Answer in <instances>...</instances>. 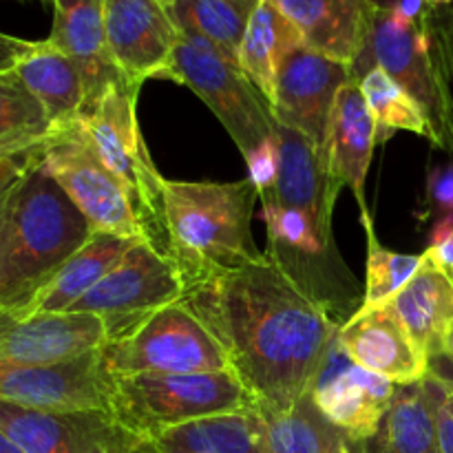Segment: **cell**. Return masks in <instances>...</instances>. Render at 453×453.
<instances>
[{
	"label": "cell",
	"mask_w": 453,
	"mask_h": 453,
	"mask_svg": "<svg viewBox=\"0 0 453 453\" xmlns=\"http://www.w3.org/2000/svg\"><path fill=\"white\" fill-rule=\"evenodd\" d=\"M224 348L255 405L288 411L312 389L339 327L265 257L215 273L181 296Z\"/></svg>",
	"instance_id": "cell-1"
},
{
	"label": "cell",
	"mask_w": 453,
	"mask_h": 453,
	"mask_svg": "<svg viewBox=\"0 0 453 453\" xmlns=\"http://www.w3.org/2000/svg\"><path fill=\"white\" fill-rule=\"evenodd\" d=\"M35 153L9 193L0 230V310L12 312L27 308L93 234Z\"/></svg>",
	"instance_id": "cell-2"
},
{
	"label": "cell",
	"mask_w": 453,
	"mask_h": 453,
	"mask_svg": "<svg viewBox=\"0 0 453 453\" xmlns=\"http://www.w3.org/2000/svg\"><path fill=\"white\" fill-rule=\"evenodd\" d=\"M372 66H380L418 102L432 144L453 155V7L427 3L416 18L376 9L352 78L358 82Z\"/></svg>",
	"instance_id": "cell-3"
},
{
	"label": "cell",
	"mask_w": 453,
	"mask_h": 453,
	"mask_svg": "<svg viewBox=\"0 0 453 453\" xmlns=\"http://www.w3.org/2000/svg\"><path fill=\"white\" fill-rule=\"evenodd\" d=\"M259 199L250 180H164L171 261L184 290L215 273L237 270L264 259L252 237V215Z\"/></svg>",
	"instance_id": "cell-4"
},
{
	"label": "cell",
	"mask_w": 453,
	"mask_h": 453,
	"mask_svg": "<svg viewBox=\"0 0 453 453\" xmlns=\"http://www.w3.org/2000/svg\"><path fill=\"white\" fill-rule=\"evenodd\" d=\"M140 88V84L127 78L111 82L96 100L84 106L80 124L97 155L127 188L140 224L142 242L171 259L164 177L150 157L137 119Z\"/></svg>",
	"instance_id": "cell-5"
},
{
	"label": "cell",
	"mask_w": 453,
	"mask_h": 453,
	"mask_svg": "<svg viewBox=\"0 0 453 453\" xmlns=\"http://www.w3.org/2000/svg\"><path fill=\"white\" fill-rule=\"evenodd\" d=\"M252 405V396L230 370L115 376L111 388L113 418L150 441L164 429Z\"/></svg>",
	"instance_id": "cell-6"
},
{
	"label": "cell",
	"mask_w": 453,
	"mask_h": 453,
	"mask_svg": "<svg viewBox=\"0 0 453 453\" xmlns=\"http://www.w3.org/2000/svg\"><path fill=\"white\" fill-rule=\"evenodd\" d=\"M162 80L184 84L202 97L243 157L277 135V119L242 65L199 35L180 34Z\"/></svg>",
	"instance_id": "cell-7"
},
{
	"label": "cell",
	"mask_w": 453,
	"mask_h": 453,
	"mask_svg": "<svg viewBox=\"0 0 453 453\" xmlns=\"http://www.w3.org/2000/svg\"><path fill=\"white\" fill-rule=\"evenodd\" d=\"M261 219L268 230L265 257L336 326H343L357 308V279L336 250L334 237H326L305 212L261 199Z\"/></svg>",
	"instance_id": "cell-8"
},
{
	"label": "cell",
	"mask_w": 453,
	"mask_h": 453,
	"mask_svg": "<svg viewBox=\"0 0 453 453\" xmlns=\"http://www.w3.org/2000/svg\"><path fill=\"white\" fill-rule=\"evenodd\" d=\"M111 376L197 374L228 370L224 348L184 303L166 305L102 345Z\"/></svg>",
	"instance_id": "cell-9"
},
{
	"label": "cell",
	"mask_w": 453,
	"mask_h": 453,
	"mask_svg": "<svg viewBox=\"0 0 453 453\" xmlns=\"http://www.w3.org/2000/svg\"><path fill=\"white\" fill-rule=\"evenodd\" d=\"M35 159L69 195L93 230L142 239L127 188L93 149L80 119L58 128L40 146Z\"/></svg>",
	"instance_id": "cell-10"
},
{
	"label": "cell",
	"mask_w": 453,
	"mask_h": 453,
	"mask_svg": "<svg viewBox=\"0 0 453 453\" xmlns=\"http://www.w3.org/2000/svg\"><path fill=\"white\" fill-rule=\"evenodd\" d=\"M184 281L175 264L137 239L104 279L96 283L71 314H91L106 327V341L118 339L157 310L181 301Z\"/></svg>",
	"instance_id": "cell-11"
},
{
	"label": "cell",
	"mask_w": 453,
	"mask_h": 453,
	"mask_svg": "<svg viewBox=\"0 0 453 453\" xmlns=\"http://www.w3.org/2000/svg\"><path fill=\"white\" fill-rule=\"evenodd\" d=\"M0 429L27 453H157L111 411H47L0 401Z\"/></svg>",
	"instance_id": "cell-12"
},
{
	"label": "cell",
	"mask_w": 453,
	"mask_h": 453,
	"mask_svg": "<svg viewBox=\"0 0 453 453\" xmlns=\"http://www.w3.org/2000/svg\"><path fill=\"white\" fill-rule=\"evenodd\" d=\"M113 376L100 349L47 365H0V401L47 411H111Z\"/></svg>",
	"instance_id": "cell-13"
},
{
	"label": "cell",
	"mask_w": 453,
	"mask_h": 453,
	"mask_svg": "<svg viewBox=\"0 0 453 453\" xmlns=\"http://www.w3.org/2000/svg\"><path fill=\"white\" fill-rule=\"evenodd\" d=\"M352 80V66L299 44L279 66L274 119L308 137L323 159L336 97Z\"/></svg>",
	"instance_id": "cell-14"
},
{
	"label": "cell",
	"mask_w": 453,
	"mask_h": 453,
	"mask_svg": "<svg viewBox=\"0 0 453 453\" xmlns=\"http://www.w3.org/2000/svg\"><path fill=\"white\" fill-rule=\"evenodd\" d=\"M396 389L398 385L392 380L357 365L336 334L319 367L310 394L327 423L367 441L379 429Z\"/></svg>",
	"instance_id": "cell-15"
},
{
	"label": "cell",
	"mask_w": 453,
	"mask_h": 453,
	"mask_svg": "<svg viewBox=\"0 0 453 453\" xmlns=\"http://www.w3.org/2000/svg\"><path fill=\"white\" fill-rule=\"evenodd\" d=\"M181 31L157 0H104L106 51L131 82L162 78Z\"/></svg>",
	"instance_id": "cell-16"
},
{
	"label": "cell",
	"mask_w": 453,
	"mask_h": 453,
	"mask_svg": "<svg viewBox=\"0 0 453 453\" xmlns=\"http://www.w3.org/2000/svg\"><path fill=\"white\" fill-rule=\"evenodd\" d=\"M104 323L91 314H18L0 310V365H47L100 349Z\"/></svg>",
	"instance_id": "cell-17"
},
{
	"label": "cell",
	"mask_w": 453,
	"mask_h": 453,
	"mask_svg": "<svg viewBox=\"0 0 453 453\" xmlns=\"http://www.w3.org/2000/svg\"><path fill=\"white\" fill-rule=\"evenodd\" d=\"M339 341L357 365L394 385L418 383L432 370L427 357L388 305L358 308L339 327Z\"/></svg>",
	"instance_id": "cell-18"
},
{
	"label": "cell",
	"mask_w": 453,
	"mask_h": 453,
	"mask_svg": "<svg viewBox=\"0 0 453 453\" xmlns=\"http://www.w3.org/2000/svg\"><path fill=\"white\" fill-rule=\"evenodd\" d=\"M376 146V122L363 97L357 80L345 84L336 97L327 144L323 150V166L332 184L348 186L361 208V219H367L370 206L365 199V180Z\"/></svg>",
	"instance_id": "cell-19"
},
{
	"label": "cell",
	"mask_w": 453,
	"mask_h": 453,
	"mask_svg": "<svg viewBox=\"0 0 453 453\" xmlns=\"http://www.w3.org/2000/svg\"><path fill=\"white\" fill-rule=\"evenodd\" d=\"M305 47L352 66L370 38L376 4L370 0H274Z\"/></svg>",
	"instance_id": "cell-20"
},
{
	"label": "cell",
	"mask_w": 453,
	"mask_h": 453,
	"mask_svg": "<svg viewBox=\"0 0 453 453\" xmlns=\"http://www.w3.org/2000/svg\"><path fill=\"white\" fill-rule=\"evenodd\" d=\"M277 137L281 149L277 184L259 199H274L281 206L305 212L326 237H334L332 215L341 188L332 184L321 155L308 137L281 124H277Z\"/></svg>",
	"instance_id": "cell-21"
},
{
	"label": "cell",
	"mask_w": 453,
	"mask_h": 453,
	"mask_svg": "<svg viewBox=\"0 0 453 453\" xmlns=\"http://www.w3.org/2000/svg\"><path fill=\"white\" fill-rule=\"evenodd\" d=\"M449 385V376L436 370L418 383L398 385L379 429L365 441L367 453H441L438 403Z\"/></svg>",
	"instance_id": "cell-22"
},
{
	"label": "cell",
	"mask_w": 453,
	"mask_h": 453,
	"mask_svg": "<svg viewBox=\"0 0 453 453\" xmlns=\"http://www.w3.org/2000/svg\"><path fill=\"white\" fill-rule=\"evenodd\" d=\"M51 9L53 25L47 40L80 65L88 104L111 82L127 78L106 51L104 0H51Z\"/></svg>",
	"instance_id": "cell-23"
},
{
	"label": "cell",
	"mask_w": 453,
	"mask_h": 453,
	"mask_svg": "<svg viewBox=\"0 0 453 453\" xmlns=\"http://www.w3.org/2000/svg\"><path fill=\"white\" fill-rule=\"evenodd\" d=\"M388 308L427 357L429 365L445 358V341L453 327V281L438 265L425 257L418 273L392 296Z\"/></svg>",
	"instance_id": "cell-24"
},
{
	"label": "cell",
	"mask_w": 453,
	"mask_h": 453,
	"mask_svg": "<svg viewBox=\"0 0 453 453\" xmlns=\"http://www.w3.org/2000/svg\"><path fill=\"white\" fill-rule=\"evenodd\" d=\"M135 242L137 239L93 230L88 242L58 270L56 277L31 299L27 308L18 310V314L69 312L71 305L78 303L100 279H104V274L118 265Z\"/></svg>",
	"instance_id": "cell-25"
},
{
	"label": "cell",
	"mask_w": 453,
	"mask_h": 453,
	"mask_svg": "<svg viewBox=\"0 0 453 453\" xmlns=\"http://www.w3.org/2000/svg\"><path fill=\"white\" fill-rule=\"evenodd\" d=\"M40 100L53 124V131L78 122L87 104V84L78 62L49 40H38L34 51L13 69Z\"/></svg>",
	"instance_id": "cell-26"
},
{
	"label": "cell",
	"mask_w": 453,
	"mask_h": 453,
	"mask_svg": "<svg viewBox=\"0 0 453 453\" xmlns=\"http://www.w3.org/2000/svg\"><path fill=\"white\" fill-rule=\"evenodd\" d=\"M157 453H265V418L257 405L206 416L153 436Z\"/></svg>",
	"instance_id": "cell-27"
},
{
	"label": "cell",
	"mask_w": 453,
	"mask_h": 453,
	"mask_svg": "<svg viewBox=\"0 0 453 453\" xmlns=\"http://www.w3.org/2000/svg\"><path fill=\"white\" fill-rule=\"evenodd\" d=\"M303 44L296 27L283 16L274 0H259L243 35L239 65L273 111L274 87L281 62Z\"/></svg>",
	"instance_id": "cell-28"
},
{
	"label": "cell",
	"mask_w": 453,
	"mask_h": 453,
	"mask_svg": "<svg viewBox=\"0 0 453 453\" xmlns=\"http://www.w3.org/2000/svg\"><path fill=\"white\" fill-rule=\"evenodd\" d=\"M53 133L47 111L16 71H0V157L35 153Z\"/></svg>",
	"instance_id": "cell-29"
},
{
	"label": "cell",
	"mask_w": 453,
	"mask_h": 453,
	"mask_svg": "<svg viewBox=\"0 0 453 453\" xmlns=\"http://www.w3.org/2000/svg\"><path fill=\"white\" fill-rule=\"evenodd\" d=\"M259 0H177L168 7L181 34L208 40L239 62L243 35Z\"/></svg>",
	"instance_id": "cell-30"
},
{
	"label": "cell",
	"mask_w": 453,
	"mask_h": 453,
	"mask_svg": "<svg viewBox=\"0 0 453 453\" xmlns=\"http://www.w3.org/2000/svg\"><path fill=\"white\" fill-rule=\"evenodd\" d=\"M363 97L376 122V144L392 140L396 131H410L432 142V127L418 102L380 66H372L358 80Z\"/></svg>",
	"instance_id": "cell-31"
},
{
	"label": "cell",
	"mask_w": 453,
	"mask_h": 453,
	"mask_svg": "<svg viewBox=\"0 0 453 453\" xmlns=\"http://www.w3.org/2000/svg\"><path fill=\"white\" fill-rule=\"evenodd\" d=\"M363 221L367 234V264H365V292L361 308H383L392 301L401 288L407 286L411 277L423 265V255H401L380 246L374 233L372 217Z\"/></svg>",
	"instance_id": "cell-32"
},
{
	"label": "cell",
	"mask_w": 453,
	"mask_h": 453,
	"mask_svg": "<svg viewBox=\"0 0 453 453\" xmlns=\"http://www.w3.org/2000/svg\"><path fill=\"white\" fill-rule=\"evenodd\" d=\"M259 410L265 418V453H323V416L312 394L288 411Z\"/></svg>",
	"instance_id": "cell-33"
},
{
	"label": "cell",
	"mask_w": 453,
	"mask_h": 453,
	"mask_svg": "<svg viewBox=\"0 0 453 453\" xmlns=\"http://www.w3.org/2000/svg\"><path fill=\"white\" fill-rule=\"evenodd\" d=\"M279 157H281V149H279V137H270V140L261 142L255 150L246 155L248 164V180L255 184L257 193L264 195L270 193L277 184L279 175Z\"/></svg>",
	"instance_id": "cell-34"
},
{
	"label": "cell",
	"mask_w": 453,
	"mask_h": 453,
	"mask_svg": "<svg viewBox=\"0 0 453 453\" xmlns=\"http://www.w3.org/2000/svg\"><path fill=\"white\" fill-rule=\"evenodd\" d=\"M425 217L453 215V162L436 166L427 177V188H425Z\"/></svg>",
	"instance_id": "cell-35"
},
{
	"label": "cell",
	"mask_w": 453,
	"mask_h": 453,
	"mask_svg": "<svg viewBox=\"0 0 453 453\" xmlns=\"http://www.w3.org/2000/svg\"><path fill=\"white\" fill-rule=\"evenodd\" d=\"M425 257L453 281V215L436 219V226L429 234V246L425 250Z\"/></svg>",
	"instance_id": "cell-36"
},
{
	"label": "cell",
	"mask_w": 453,
	"mask_h": 453,
	"mask_svg": "<svg viewBox=\"0 0 453 453\" xmlns=\"http://www.w3.org/2000/svg\"><path fill=\"white\" fill-rule=\"evenodd\" d=\"M323 453H367L365 441L334 427L323 418Z\"/></svg>",
	"instance_id": "cell-37"
},
{
	"label": "cell",
	"mask_w": 453,
	"mask_h": 453,
	"mask_svg": "<svg viewBox=\"0 0 453 453\" xmlns=\"http://www.w3.org/2000/svg\"><path fill=\"white\" fill-rule=\"evenodd\" d=\"M35 44H38V40H25L0 31V71L16 69L18 62L34 51Z\"/></svg>",
	"instance_id": "cell-38"
},
{
	"label": "cell",
	"mask_w": 453,
	"mask_h": 453,
	"mask_svg": "<svg viewBox=\"0 0 453 453\" xmlns=\"http://www.w3.org/2000/svg\"><path fill=\"white\" fill-rule=\"evenodd\" d=\"M438 441L441 453H453V385L445 389L438 403Z\"/></svg>",
	"instance_id": "cell-39"
},
{
	"label": "cell",
	"mask_w": 453,
	"mask_h": 453,
	"mask_svg": "<svg viewBox=\"0 0 453 453\" xmlns=\"http://www.w3.org/2000/svg\"><path fill=\"white\" fill-rule=\"evenodd\" d=\"M31 157H34V153L25 155V157H0V195L20 180L27 164L31 162Z\"/></svg>",
	"instance_id": "cell-40"
},
{
	"label": "cell",
	"mask_w": 453,
	"mask_h": 453,
	"mask_svg": "<svg viewBox=\"0 0 453 453\" xmlns=\"http://www.w3.org/2000/svg\"><path fill=\"white\" fill-rule=\"evenodd\" d=\"M0 453H27V451L20 449V447H18L16 442H13L12 438L0 429Z\"/></svg>",
	"instance_id": "cell-41"
},
{
	"label": "cell",
	"mask_w": 453,
	"mask_h": 453,
	"mask_svg": "<svg viewBox=\"0 0 453 453\" xmlns=\"http://www.w3.org/2000/svg\"><path fill=\"white\" fill-rule=\"evenodd\" d=\"M12 188H13V186H12ZM12 188H7L3 195H0V230H3L4 211H7V199H9V193H12Z\"/></svg>",
	"instance_id": "cell-42"
},
{
	"label": "cell",
	"mask_w": 453,
	"mask_h": 453,
	"mask_svg": "<svg viewBox=\"0 0 453 453\" xmlns=\"http://www.w3.org/2000/svg\"><path fill=\"white\" fill-rule=\"evenodd\" d=\"M445 358L447 361H451L453 365V327L449 334H447V341H445Z\"/></svg>",
	"instance_id": "cell-43"
},
{
	"label": "cell",
	"mask_w": 453,
	"mask_h": 453,
	"mask_svg": "<svg viewBox=\"0 0 453 453\" xmlns=\"http://www.w3.org/2000/svg\"><path fill=\"white\" fill-rule=\"evenodd\" d=\"M370 3L376 4L379 9H388V3H385V0H370Z\"/></svg>",
	"instance_id": "cell-44"
},
{
	"label": "cell",
	"mask_w": 453,
	"mask_h": 453,
	"mask_svg": "<svg viewBox=\"0 0 453 453\" xmlns=\"http://www.w3.org/2000/svg\"><path fill=\"white\" fill-rule=\"evenodd\" d=\"M427 3H432V4H451L453 0H427Z\"/></svg>",
	"instance_id": "cell-45"
},
{
	"label": "cell",
	"mask_w": 453,
	"mask_h": 453,
	"mask_svg": "<svg viewBox=\"0 0 453 453\" xmlns=\"http://www.w3.org/2000/svg\"><path fill=\"white\" fill-rule=\"evenodd\" d=\"M157 3H162L164 7H171V4H173V3H177V0H157Z\"/></svg>",
	"instance_id": "cell-46"
},
{
	"label": "cell",
	"mask_w": 453,
	"mask_h": 453,
	"mask_svg": "<svg viewBox=\"0 0 453 453\" xmlns=\"http://www.w3.org/2000/svg\"><path fill=\"white\" fill-rule=\"evenodd\" d=\"M385 3H388V7H392V4H394V0H385Z\"/></svg>",
	"instance_id": "cell-47"
},
{
	"label": "cell",
	"mask_w": 453,
	"mask_h": 453,
	"mask_svg": "<svg viewBox=\"0 0 453 453\" xmlns=\"http://www.w3.org/2000/svg\"><path fill=\"white\" fill-rule=\"evenodd\" d=\"M40 3H44V4H51V0H40Z\"/></svg>",
	"instance_id": "cell-48"
}]
</instances>
